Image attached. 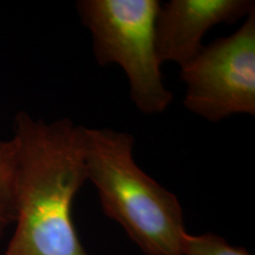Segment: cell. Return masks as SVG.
<instances>
[{"label":"cell","mask_w":255,"mask_h":255,"mask_svg":"<svg viewBox=\"0 0 255 255\" xmlns=\"http://www.w3.org/2000/svg\"><path fill=\"white\" fill-rule=\"evenodd\" d=\"M13 130L17 216L14 234L2 255H90L72 220L73 200L87 182L84 127L70 119L47 123L19 113Z\"/></svg>","instance_id":"obj_1"},{"label":"cell","mask_w":255,"mask_h":255,"mask_svg":"<svg viewBox=\"0 0 255 255\" xmlns=\"http://www.w3.org/2000/svg\"><path fill=\"white\" fill-rule=\"evenodd\" d=\"M133 137L111 128H85L87 181L104 214L120 223L145 255H182L183 209L174 193L145 174L132 155Z\"/></svg>","instance_id":"obj_2"},{"label":"cell","mask_w":255,"mask_h":255,"mask_svg":"<svg viewBox=\"0 0 255 255\" xmlns=\"http://www.w3.org/2000/svg\"><path fill=\"white\" fill-rule=\"evenodd\" d=\"M159 6L158 0H81L76 5L82 24L91 32L97 63L123 69L131 101L145 115L163 113L173 100L156 52Z\"/></svg>","instance_id":"obj_3"},{"label":"cell","mask_w":255,"mask_h":255,"mask_svg":"<svg viewBox=\"0 0 255 255\" xmlns=\"http://www.w3.org/2000/svg\"><path fill=\"white\" fill-rule=\"evenodd\" d=\"M181 77L190 113L209 122L255 115V9L231 36L203 45Z\"/></svg>","instance_id":"obj_4"},{"label":"cell","mask_w":255,"mask_h":255,"mask_svg":"<svg viewBox=\"0 0 255 255\" xmlns=\"http://www.w3.org/2000/svg\"><path fill=\"white\" fill-rule=\"evenodd\" d=\"M254 9L253 0H170L161 5L155 21L159 62L183 68L202 49V38L210 28L235 23Z\"/></svg>","instance_id":"obj_5"},{"label":"cell","mask_w":255,"mask_h":255,"mask_svg":"<svg viewBox=\"0 0 255 255\" xmlns=\"http://www.w3.org/2000/svg\"><path fill=\"white\" fill-rule=\"evenodd\" d=\"M18 161L13 139L0 141V238L17 216Z\"/></svg>","instance_id":"obj_6"},{"label":"cell","mask_w":255,"mask_h":255,"mask_svg":"<svg viewBox=\"0 0 255 255\" xmlns=\"http://www.w3.org/2000/svg\"><path fill=\"white\" fill-rule=\"evenodd\" d=\"M182 255H251L245 248L234 247L213 233L191 235L186 233L182 242Z\"/></svg>","instance_id":"obj_7"}]
</instances>
